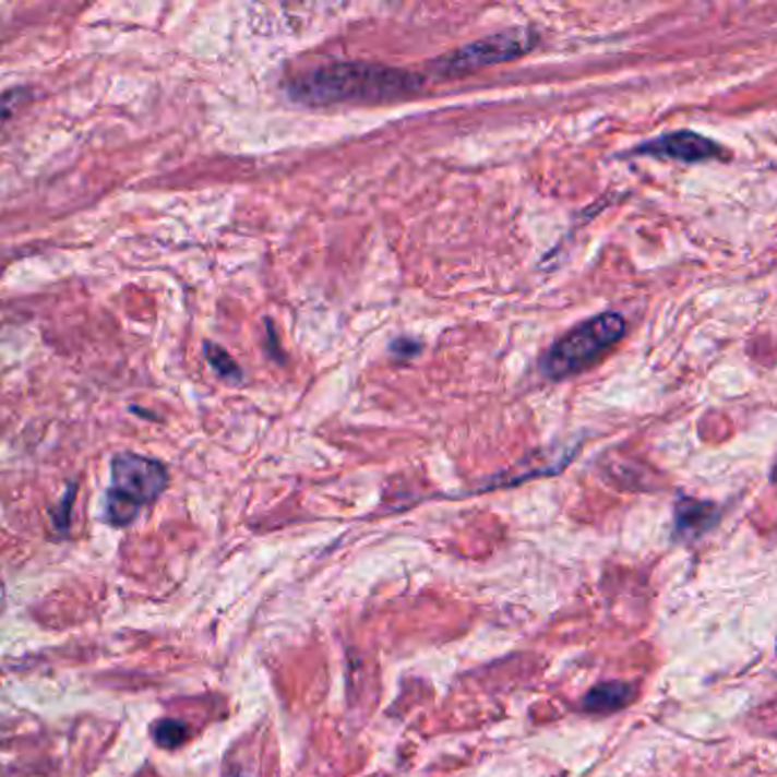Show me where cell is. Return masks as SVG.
Returning <instances> with one entry per match:
<instances>
[{
  "label": "cell",
  "mask_w": 777,
  "mask_h": 777,
  "mask_svg": "<svg viewBox=\"0 0 777 777\" xmlns=\"http://www.w3.org/2000/svg\"><path fill=\"white\" fill-rule=\"evenodd\" d=\"M425 81L420 75L372 62H338L297 75L288 83V96L308 108H326L338 103H385L416 94Z\"/></svg>",
  "instance_id": "cell-1"
},
{
  "label": "cell",
  "mask_w": 777,
  "mask_h": 777,
  "mask_svg": "<svg viewBox=\"0 0 777 777\" xmlns=\"http://www.w3.org/2000/svg\"><path fill=\"white\" fill-rule=\"evenodd\" d=\"M112 486L106 495V523L128 527L135 523L140 511L160 498L169 483V473L160 461L123 452L110 465Z\"/></svg>",
  "instance_id": "cell-2"
},
{
  "label": "cell",
  "mask_w": 777,
  "mask_h": 777,
  "mask_svg": "<svg viewBox=\"0 0 777 777\" xmlns=\"http://www.w3.org/2000/svg\"><path fill=\"white\" fill-rule=\"evenodd\" d=\"M625 335V320L615 313L593 318L557 340L540 360V370L548 379H565L600 358Z\"/></svg>",
  "instance_id": "cell-3"
},
{
  "label": "cell",
  "mask_w": 777,
  "mask_h": 777,
  "mask_svg": "<svg viewBox=\"0 0 777 777\" xmlns=\"http://www.w3.org/2000/svg\"><path fill=\"white\" fill-rule=\"evenodd\" d=\"M534 41L536 39L529 31L513 28V31H504V33L490 35V37H483L468 46H463V48L454 50V53L435 60L431 67L443 75L470 73L481 67H493L500 62L523 58L529 48H534Z\"/></svg>",
  "instance_id": "cell-4"
},
{
  "label": "cell",
  "mask_w": 777,
  "mask_h": 777,
  "mask_svg": "<svg viewBox=\"0 0 777 777\" xmlns=\"http://www.w3.org/2000/svg\"><path fill=\"white\" fill-rule=\"evenodd\" d=\"M634 153L657 155V158H670L680 163H705L712 158H720L722 151L712 140L697 135L693 131H678L664 138H657L647 144H641Z\"/></svg>",
  "instance_id": "cell-5"
},
{
  "label": "cell",
  "mask_w": 777,
  "mask_h": 777,
  "mask_svg": "<svg viewBox=\"0 0 777 777\" xmlns=\"http://www.w3.org/2000/svg\"><path fill=\"white\" fill-rule=\"evenodd\" d=\"M632 693V686L623 682H605L586 695L584 707L593 714H611L615 709H623L630 703Z\"/></svg>",
  "instance_id": "cell-6"
},
{
  "label": "cell",
  "mask_w": 777,
  "mask_h": 777,
  "mask_svg": "<svg viewBox=\"0 0 777 777\" xmlns=\"http://www.w3.org/2000/svg\"><path fill=\"white\" fill-rule=\"evenodd\" d=\"M714 517H716V511L703 502L682 500L678 506V525L684 534L691 529L703 531L709 523H714Z\"/></svg>",
  "instance_id": "cell-7"
},
{
  "label": "cell",
  "mask_w": 777,
  "mask_h": 777,
  "mask_svg": "<svg viewBox=\"0 0 777 777\" xmlns=\"http://www.w3.org/2000/svg\"><path fill=\"white\" fill-rule=\"evenodd\" d=\"M203 356L211 362V368L215 370L217 376H222L228 383H240L242 381V370L238 368V362L230 358V354L215 345V343H203Z\"/></svg>",
  "instance_id": "cell-8"
},
{
  "label": "cell",
  "mask_w": 777,
  "mask_h": 777,
  "mask_svg": "<svg viewBox=\"0 0 777 777\" xmlns=\"http://www.w3.org/2000/svg\"><path fill=\"white\" fill-rule=\"evenodd\" d=\"M188 725L180 720H171V718H163L153 725V739L160 748L165 750H176L188 741Z\"/></svg>",
  "instance_id": "cell-9"
},
{
  "label": "cell",
  "mask_w": 777,
  "mask_h": 777,
  "mask_svg": "<svg viewBox=\"0 0 777 777\" xmlns=\"http://www.w3.org/2000/svg\"><path fill=\"white\" fill-rule=\"evenodd\" d=\"M31 100H33L31 87H16V89L0 94V125L10 121L23 106H28Z\"/></svg>",
  "instance_id": "cell-10"
},
{
  "label": "cell",
  "mask_w": 777,
  "mask_h": 777,
  "mask_svg": "<svg viewBox=\"0 0 777 777\" xmlns=\"http://www.w3.org/2000/svg\"><path fill=\"white\" fill-rule=\"evenodd\" d=\"M73 498H75V486H69L64 500L60 502V511H56V525H58L62 531H67V527H69V515H71Z\"/></svg>",
  "instance_id": "cell-11"
},
{
  "label": "cell",
  "mask_w": 777,
  "mask_h": 777,
  "mask_svg": "<svg viewBox=\"0 0 777 777\" xmlns=\"http://www.w3.org/2000/svg\"><path fill=\"white\" fill-rule=\"evenodd\" d=\"M393 351H395V354L413 356V354H418V345L410 343V340H397V343L393 345Z\"/></svg>",
  "instance_id": "cell-12"
}]
</instances>
